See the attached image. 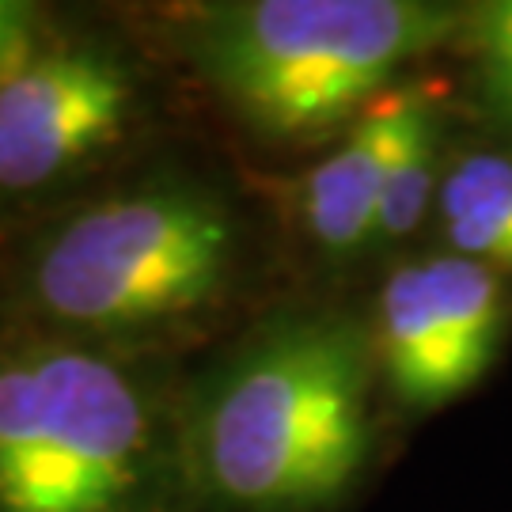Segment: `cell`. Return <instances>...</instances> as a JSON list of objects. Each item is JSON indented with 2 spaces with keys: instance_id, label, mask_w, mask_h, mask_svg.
I'll return each instance as SVG.
<instances>
[{
  "instance_id": "7",
  "label": "cell",
  "mask_w": 512,
  "mask_h": 512,
  "mask_svg": "<svg viewBox=\"0 0 512 512\" xmlns=\"http://www.w3.org/2000/svg\"><path fill=\"white\" fill-rule=\"evenodd\" d=\"M440 84L433 69L406 76L304 171L266 179L289 243V262L311 289H338L372 266V239L410 122Z\"/></svg>"
},
{
  "instance_id": "2",
  "label": "cell",
  "mask_w": 512,
  "mask_h": 512,
  "mask_svg": "<svg viewBox=\"0 0 512 512\" xmlns=\"http://www.w3.org/2000/svg\"><path fill=\"white\" fill-rule=\"evenodd\" d=\"M395 425L365 300L285 289L186 365V512H349Z\"/></svg>"
},
{
  "instance_id": "10",
  "label": "cell",
  "mask_w": 512,
  "mask_h": 512,
  "mask_svg": "<svg viewBox=\"0 0 512 512\" xmlns=\"http://www.w3.org/2000/svg\"><path fill=\"white\" fill-rule=\"evenodd\" d=\"M54 8L31 0H0V76L31 54L38 35L50 27Z\"/></svg>"
},
{
  "instance_id": "5",
  "label": "cell",
  "mask_w": 512,
  "mask_h": 512,
  "mask_svg": "<svg viewBox=\"0 0 512 512\" xmlns=\"http://www.w3.org/2000/svg\"><path fill=\"white\" fill-rule=\"evenodd\" d=\"M171 69L141 23L54 12L0 76V239L164 145Z\"/></svg>"
},
{
  "instance_id": "8",
  "label": "cell",
  "mask_w": 512,
  "mask_h": 512,
  "mask_svg": "<svg viewBox=\"0 0 512 512\" xmlns=\"http://www.w3.org/2000/svg\"><path fill=\"white\" fill-rule=\"evenodd\" d=\"M429 243L512 277V148L475 129L452 133Z\"/></svg>"
},
{
  "instance_id": "4",
  "label": "cell",
  "mask_w": 512,
  "mask_h": 512,
  "mask_svg": "<svg viewBox=\"0 0 512 512\" xmlns=\"http://www.w3.org/2000/svg\"><path fill=\"white\" fill-rule=\"evenodd\" d=\"M183 376L0 319V512H186Z\"/></svg>"
},
{
  "instance_id": "1",
  "label": "cell",
  "mask_w": 512,
  "mask_h": 512,
  "mask_svg": "<svg viewBox=\"0 0 512 512\" xmlns=\"http://www.w3.org/2000/svg\"><path fill=\"white\" fill-rule=\"evenodd\" d=\"M285 270L266 179L164 141L0 239V319L190 365L285 293Z\"/></svg>"
},
{
  "instance_id": "6",
  "label": "cell",
  "mask_w": 512,
  "mask_h": 512,
  "mask_svg": "<svg viewBox=\"0 0 512 512\" xmlns=\"http://www.w3.org/2000/svg\"><path fill=\"white\" fill-rule=\"evenodd\" d=\"M391 414L406 425L471 395L512 338V277L444 247L380 262L365 296Z\"/></svg>"
},
{
  "instance_id": "3",
  "label": "cell",
  "mask_w": 512,
  "mask_h": 512,
  "mask_svg": "<svg viewBox=\"0 0 512 512\" xmlns=\"http://www.w3.org/2000/svg\"><path fill=\"white\" fill-rule=\"evenodd\" d=\"M175 73L258 152L334 145L380 95L452 54L448 0H205L148 19Z\"/></svg>"
},
{
  "instance_id": "9",
  "label": "cell",
  "mask_w": 512,
  "mask_h": 512,
  "mask_svg": "<svg viewBox=\"0 0 512 512\" xmlns=\"http://www.w3.org/2000/svg\"><path fill=\"white\" fill-rule=\"evenodd\" d=\"M456 107L475 133L512 148V0L463 4V23L452 42Z\"/></svg>"
}]
</instances>
